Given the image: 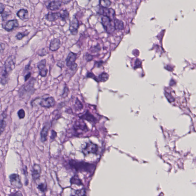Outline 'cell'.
Here are the masks:
<instances>
[{"label": "cell", "instance_id": "obj_1", "mask_svg": "<svg viewBox=\"0 0 196 196\" xmlns=\"http://www.w3.org/2000/svg\"><path fill=\"white\" fill-rule=\"evenodd\" d=\"M15 66V57L13 56H9L5 61L4 65L1 67L0 81L3 85H5L8 83L9 77Z\"/></svg>", "mask_w": 196, "mask_h": 196}, {"label": "cell", "instance_id": "obj_2", "mask_svg": "<svg viewBox=\"0 0 196 196\" xmlns=\"http://www.w3.org/2000/svg\"><path fill=\"white\" fill-rule=\"evenodd\" d=\"M36 81V79L32 77L27 83L22 85L19 89V97L23 99H29L35 91L34 86Z\"/></svg>", "mask_w": 196, "mask_h": 196}, {"label": "cell", "instance_id": "obj_3", "mask_svg": "<svg viewBox=\"0 0 196 196\" xmlns=\"http://www.w3.org/2000/svg\"><path fill=\"white\" fill-rule=\"evenodd\" d=\"M69 165L71 169L77 172H91L93 169L92 164L74 159H71L69 161Z\"/></svg>", "mask_w": 196, "mask_h": 196}, {"label": "cell", "instance_id": "obj_4", "mask_svg": "<svg viewBox=\"0 0 196 196\" xmlns=\"http://www.w3.org/2000/svg\"><path fill=\"white\" fill-rule=\"evenodd\" d=\"M101 21L105 30L108 33H112L116 30L114 20H113L107 17L103 16Z\"/></svg>", "mask_w": 196, "mask_h": 196}, {"label": "cell", "instance_id": "obj_5", "mask_svg": "<svg viewBox=\"0 0 196 196\" xmlns=\"http://www.w3.org/2000/svg\"><path fill=\"white\" fill-rule=\"evenodd\" d=\"M77 53L70 51L66 59V65L70 69L74 71L77 67V65L75 63L77 59Z\"/></svg>", "mask_w": 196, "mask_h": 196}, {"label": "cell", "instance_id": "obj_6", "mask_svg": "<svg viewBox=\"0 0 196 196\" xmlns=\"http://www.w3.org/2000/svg\"><path fill=\"white\" fill-rule=\"evenodd\" d=\"M98 150L97 145L92 142L86 143L84 147L82 149V152L85 155L90 154H95Z\"/></svg>", "mask_w": 196, "mask_h": 196}, {"label": "cell", "instance_id": "obj_7", "mask_svg": "<svg viewBox=\"0 0 196 196\" xmlns=\"http://www.w3.org/2000/svg\"><path fill=\"white\" fill-rule=\"evenodd\" d=\"M10 183L11 185L17 189H21L23 187L21 177L19 174L13 173L9 176Z\"/></svg>", "mask_w": 196, "mask_h": 196}, {"label": "cell", "instance_id": "obj_8", "mask_svg": "<svg viewBox=\"0 0 196 196\" xmlns=\"http://www.w3.org/2000/svg\"><path fill=\"white\" fill-rule=\"evenodd\" d=\"M56 104V101L53 97H48L42 99L40 101L39 105L43 107L50 108L53 107Z\"/></svg>", "mask_w": 196, "mask_h": 196}, {"label": "cell", "instance_id": "obj_9", "mask_svg": "<svg viewBox=\"0 0 196 196\" xmlns=\"http://www.w3.org/2000/svg\"><path fill=\"white\" fill-rule=\"evenodd\" d=\"M37 66L39 71V75L41 77L47 76L48 71L47 67V60L42 59L37 63Z\"/></svg>", "mask_w": 196, "mask_h": 196}, {"label": "cell", "instance_id": "obj_10", "mask_svg": "<svg viewBox=\"0 0 196 196\" xmlns=\"http://www.w3.org/2000/svg\"><path fill=\"white\" fill-rule=\"evenodd\" d=\"M79 27V22L76 16L74 15L73 19L70 22L69 30L71 34L74 35L77 34Z\"/></svg>", "mask_w": 196, "mask_h": 196}, {"label": "cell", "instance_id": "obj_11", "mask_svg": "<svg viewBox=\"0 0 196 196\" xmlns=\"http://www.w3.org/2000/svg\"><path fill=\"white\" fill-rule=\"evenodd\" d=\"M98 13L101 15L107 17L113 20H115L116 19L115 12V10L112 9H109L108 8L102 7H101Z\"/></svg>", "mask_w": 196, "mask_h": 196}, {"label": "cell", "instance_id": "obj_12", "mask_svg": "<svg viewBox=\"0 0 196 196\" xmlns=\"http://www.w3.org/2000/svg\"><path fill=\"white\" fill-rule=\"evenodd\" d=\"M41 173V169L40 165L37 164H34L31 170V175L33 179L35 182L40 179Z\"/></svg>", "mask_w": 196, "mask_h": 196}, {"label": "cell", "instance_id": "obj_13", "mask_svg": "<svg viewBox=\"0 0 196 196\" xmlns=\"http://www.w3.org/2000/svg\"><path fill=\"white\" fill-rule=\"evenodd\" d=\"M19 26V23L16 19L10 20L8 21L3 26V28L6 31L10 32L13 31L15 28H17Z\"/></svg>", "mask_w": 196, "mask_h": 196}, {"label": "cell", "instance_id": "obj_14", "mask_svg": "<svg viewBox=\"0 0 196 196\" xmlns=\"http://www.w3.org/2000/svg\"><path fill=\"white\" fill-rule=\"evenodd\" d=\"M73 129L75 133L79 134L83 133L87 130V128L85 123L83 122H76L73 125Z\"/></svg>", "mask_w": 196, "mask_h": 196}, {"label": "cell", "instance_id": "obj_15", "mask_svg": "<svg viewBox=\"0 0 196 196\" xmlns=\"http://www.w3.org/2000/svg\"><path fill=\"white\" fill-rule=\"evenodd\" d=\"M50 125L49 123H46L43 127L40 132V140L41 142L45 143L47 140V136L48 132L50 129Z\"/></svg>", "mask_w": 196, "mask_h": 196}, {"label": "cell", "instance_id": "obj_16", "mask_svg": "<svg viewBox=\"0 0 196 196\" xmlns=\"http://www.w3.org/2000/svg\"><path fill=\"white\" fill-rule=\"evenodd\" d=\"M45 18L46 20L50 22H55L59 19L61 20V11L59 12H49L46 15Z\"/></svg>", "mask_w": 196, "mask_h": 196}, {"label": "cell", "instance_id": "obj_17", "mask_svg": "<svg viewBox=\"0 0 196 196\" xmlns=\"http://www.w3.org/2000/svg\"><path fill=\"white\" fill-rule=\"evenodd\" d=\"M62 2L60 0H53L49 2L47 6V8L50 11L58 10L61 7Z\"/></svg>", "mask_w": 196, "mask_h": 196}, {"label": "cell", "instance_id": "obj_18", "mask_svg": "<svg viewBox=\"0 0 196 196\" xmlns=\"http://www.w3.org/2000/svg\"><path fill=\"white\" fill-rule=\"evenodd\" d=\"M61 46V42L60 39L56 38L52 39L51 41L49 49L52 51H56Z\"/></svg>", "mask_w": 196, "mask_h": 196}, {"label": "cell", "instance_id": "obj_19", "mask_svg": "<svg viewBox=\"0 0 196 196\" xmlns=\"http://www.w3.org/2000/svg\"><path fill=\"white\" fill-rule=\"evenodd\" d=\"M7 109H6L5 111H3V113L1 115V125H0L1 126L0 132H1V135L4 132L6 127L7 123L5 119L7 118Z\"/></svg>", "mask_w": 196, "mask_h": 196}, {"label": "cell", "instance_id": "obj_20", "mask_svg": "<svg viewBox=\"0 0 196 196\" xmlns=\"http://www.w3.org/2000/svg\"><path fill=\"white\" fill-rule=\"evenodd\" d=\"M17 15L19 19L22 21H24L29 19V11L26 9H21L17 12Z\"/></svg>", "mask_w": 196, "mask_h": 196}, {"label": "cell", "instance_id": "obj_21", "mask_svg": "<svg viewBox=\"0 0 196 196\" xmlns=\"http://www.w3.org/2000/svg\"><path fill=\"white\" fill-rule=\"evenodd\" d=\"M79 117L81 119L86 120L89 121H91V122L94 121L95 120L94 117L88 111H87L85 114L82 115Z\"/></svg>", "mask_w": 196, "mask_h": 196}, {"label": "cell", "instance_id": "obj_22", "mask_svg": "<svg viewBox=\"0 0 196 196\" xmlns=\"http://www.w3.org/2000/svg\"><path fill=\"white\" fill-rule=\"evenodd\" d=\"M114 23L116 30H122L124 28L123 22L121 20L117 19H115L114 20Z\"/></svg>", "mask_w": 196, "mask_h": 196}, {"label": "cell", "instance_id": "obj_23", "mask_svg": "<svg viewBox=\"0 0 196 196\" xmlns=\"http://www.w3.org/2000/svg\"><path fill=\"white\" fill-rule=\"evenodd\" d=\"M70 182L71 185H76L78 186L83 185V183L77 175H74L70 180Z\"/></svg>", "mask_w": 196, "mask_h": 196}, {"label": "cell", "instance_id": "obj_24", "mask_svg": "<svg viewBox=\"0 0 196 196\" xmlns=\"http://www.w3.org/2000/svg\"><path fill=\"white\" fill-rule=\"evenodd\" d=\"M37 189L42 193H45L47 190V182H41L38 184L37 187Z\"/></svg>", "mask_w": 196, "mask_h": 196}, {"label": "cell", "instance_id": "obj_25", "mask_svg": "<svg viewBox=\"0 0 196 196\" xmlns=\"http://www.w3.org/2000/svg\"><path fill=\"white\" fill-rule=\"evenodd\" d=\"M111 4L110 0H100V5L102 7L109 8Z\"/></svg>", "mask_w": 196, "mask_h": 196}, {"label": "cell", "instance_id": "obj_26", "mask_svg": "<svg viewBox=\"0 0 196 196\" xmlns=\"http://www.w3.org/2000/svg\"><path fill=\"white\" fill-rule=\"evenodd\" d=\"M109 75L106 73H102L99 76L97 81L100 82H105L109 79Z\"/></svg>", "mask_w": 196, "mask_h": 196}, {"label": "cell", "instance_id": "obj_27", "mask_svg": "<svg viewBox=\"0 0 196 196\" xmlns=\"http://www.w3.org/2000/svg\"><path fill=\"white\" fill-rule=\"evenodd\" d=\"M62 13V17L61 20L63 21H66L67 19H68L69 17V13L68 11L66 9H62L61 11Z\"/></svg>", "mask_w": 196, "mask_h": 196}, {"label": "cell", "instance_id": "obj_28", "mask_svg": "<svg viewBox=\"0 0 196 196\" xmlns=\"http://www.w3.org/2000/svg\"><path fill=\"white\" fill-rule=\"evenodd\" d=\"M29 34V32H19L15 36V37L18 40H22L24 37L28 36Z\"/></svg>", "mask_w": 196, "mask_h": 196}, {"label": "cell", "instance_id": "obj_29", "mask_svg": "<svg viewBox=\"0 0 196 196\" xmlns=\"http://www.w3.org/2000/svg\"><path fill=\"white\" fill-rule=\"evenodd\" d=\"M86 195V191L85 189H81L75 190V195L77 196H84Z\"/></svg>", "mask_w": 196, "mask_h": 196}, {"label": "cell", "instance_id": "obj_30", "mask_svg": "<svg viewBox=\"0 0 196 196\" xmlns=\"http://www.w3.org/2000/svg\"><path fill=\"white\" fill-rule=\"evenodd\" d=\"M17 115L19 119H23L25 116V111L23 109H20L17 112Z\"/></svg>", "mask_w": 196, "mask_h": 196}, {"label": "cell", "instance_id": "obj_31", "mask_svg": "<svg viewBox=\"0 0 196 196\" xmlns=\"http://www.w3.org/2000/svg\"><path fill=\"white\" fill-rule=\"evenodd\" d=\"M74 105L75 109H76L77 110H79V109H82L83 108V105H82L81 103L77 99L75 100V104Z\"/></svg>", "mask_w": 196, "mask_h": 196}, {"label": "cell", "instance_id": "obj_32", "mask_svg": "<svg viewBox=\"0 0 196 196\" xmlns=\"http://www.w3.org/2000/svg\"><path fill=\"white\" fill-rule=\"evenodd\" d=\"M48 53L47 52V50H46L45 48H42V49H40L38 50L37 52V54L40 56H45Z\"/></svg>", "mask_w": 196, "mask_h": 196}, {"label": "cell", "instance_id": "obj_33", "mask_svg": "<svg viewBox=\"0 0 196 196\" xmlns=\"http://www.w3.org/2000/svg\"><path fill=\"white\" fill-rule=\"evenodd\" d=\"M69 88L67 86H65L64 88L63 92L61 95V97L63 98H65L68 96L69 93Z\"/></svg>", "mask_w": 196, "mask_h": 196}, {"label": "cell", "instance_id": "obj_34", "mask_svg": "<svg viewBox=\"0 0 196 196\" xmlns=\"http://www.w3.org/2000/svg\"><path fill=\"white\" fill-rule=\"evenodd\" d=\"M1 15L2 21L3 22H5L9 16L10 15L7 12L4 11L3 13L1 14Z\"/></svg>", "mask_w": 196, "mask_h": 196}, {"label": "cell", "instance_id": "obj_35", "mask_svg": "<svg viewBox=\"0 0 196 196\" xmlns=\"http://www.w3.org/2000/svg\"><path fill=\"white\" fill-rule=\"evenodd\" d=\"M57 136V133L55 130H52L51 132V135L50 136L51 139L54 140Z\"/></svg>", "mask_w": 196, "mask_h": 196}, {"label": "cell", "instance_id": "obj_36", "mask_svg": "<svg viewBox=\"0 0 196 196\" xmlns=\"http://www.w3.org/2000/svg\"><path fill=\"white\" fill-rule=\"evenodd\" d=\"M31 72H29L28 73H27L26 74H25L24 75V79L25 81V82H27V81L29 80V79L31 77Z\"/></svg>", "mask_w": 196, "mask_h": 196}, {"label": "cell", "instance_id": "obj_37", "mask_svg": "<svg viewBox=\"0 0 196 196\" xmlns=\"http://www.w3.org/2000/svg\"><path fill=\"white\" fill-rule=\"evenodd\" d=\"M5 5L2 3H1L0 4V13H1V14L5 11Z\"/></svg>", "mask_w": 196, "mask_h": 196}, {"label": "cell", "instance_id": "obj_38", "mask_svg": "<svg viewBox=\"0 0 196 196\" xmlns=\"http://www.w3.org/2000/svg\"><path fill=\"white\" fill-rule=\"evenodd\" d=\"M5 45L4 43H1V54L2 52L4 51V49H5Z\"/></svg>", "mask_w": 196, "mask_h": 196}, {"label": "cell", "instance_id": "obj_39", "mask_svg": "<svg viewBox=\"0 0 196 196\" xmlns=\"http://www.w3.org/2000/svg\"><path fill=\"white\" fill-rule=\"evenodd\" d=\"M11 195H13V196H22L23 195H22V193L20 191H17L15 193H14L13 194H11Z\"/></svg>", "mask_w": 196, "mask_h": 196}, {"label": "cell", "instance_id": "obj_40", "mask_svg": "<svg viewBox=\"0 0 196 196\" xmlns=\"http://www.w3.org/2000/svg\"><path fill=\"white\" fill-rule=\"evenodd\" d=\"M141 62H140V61L139 60H138L136 61V63H135V66H136V67H139V66L141 65Z\"/></svg>", "mask_w": 196, "mask_h": 196}, {"label": "cell", "instance_id": "obj_41", "mask_svg": "<svg viewBox=\"0 0 196 196\" xmlns=\"http://www.w3.org/2000/svg\"><path fill=\"white\" fill-rule=\"evenodd\" d=\"M62 2L65 4H67L70 3L71 0H61Z\"/></svg>", "mask_w": 196, "mask_h": 196}, {"label": "cell", "instance_id": "obj_42", "mask_svg": "<svg viewBox=\"0 0 196 196\" xmlns=\"http://www.w3.org/2000/svg\"><path fill=\"white\" fill-rule=\"evenodd\" d=\"M91 55H86V59L87 61H91V59H92V58H91V57H91Z\"/></svg>", "mask_w": 196, "mask_h": 196}]
</instances>
